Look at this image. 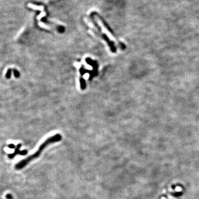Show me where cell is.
Listing matches in <instances>:
<instances>
[{
	"mask_svg": "<svg viewBox=\"0 0 199 199\" xmlns=\"http://www.w3.org/2000/svg\"><path fill=\"white\" fill-rule=\"evenodd\" d=\"M62 135H60V134H56L53 135V136L48 138V139H46L44 142L40 146L39 148L36 151V152L34 153H33V154H32L31 156L28 157L25 160H23L22 162H21L18 164V165H17V167L19 168L22 166H24L25 164H27V163L30 162L31 160H33V159H34V158H36L37 157H38L40 155V154L41 153V152H42L43 150L47 146H48L49 145H50V144H51L53 143L59 142V141H60V140L62 139Z\"/></svg>",
	"mask_w": 199,
	"mask_h": 199,
	"instance_id": "6da1fadb",
	"label": "cell"
}]
</instances>
